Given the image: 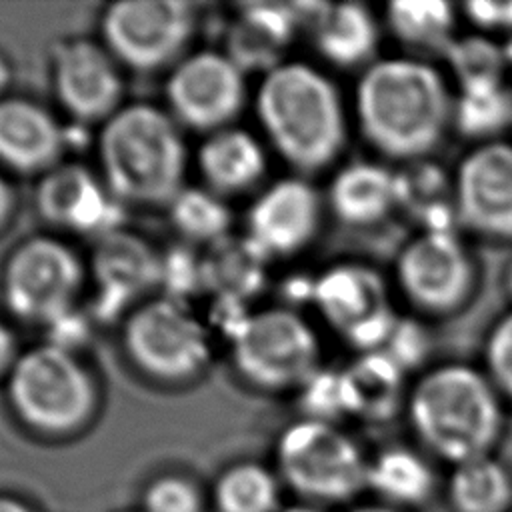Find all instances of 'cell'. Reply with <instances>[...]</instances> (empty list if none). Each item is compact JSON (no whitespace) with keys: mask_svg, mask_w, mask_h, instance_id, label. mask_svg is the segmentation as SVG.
<instances>
[{"mask_svg":"<svg viewBox=\"0 0 512 512\" xmlns=\"http://www.w3.org/2000/svg\"><path fill=\"white\" fill-rule=\"evenodd\" d=\"M452 106L438 70L412 58L378 60L356 86L364 136L396 158H416L436 146Z\"/></svg>","mask_w":512,"mask_h":512,"instance_id":"obj_1","label":"cell"},{"mask_svg":"<svg viewBox=\"0 0 512 512\" xmlns=\"http://www.w3.org/2000/svg\"><path fill=\"white\" fill-rule=\"evenodd\" d=\"M256 116L272 148L302 172L328 166L346 138L336 86L304 62H280L264 72L256 92Z\"/></svg>","mask_w":512,"mask_h":512,"instance_id":"obj_2","label":"cell"},{"mask_svg":"<svg viewBox=\"0 0 512 512\" xmlns=\"http://www.w3.org/2000/svg\"><path fill=\"white\" fill-rule=\"evenodd\" d=\"M98 160L104 184L122 204L168 206L184 188L180 124L152 104L122 106L102 124Z\"/></svg>","mask_w":512,"mask_h":512,"instance_id":"obj_3","label":"cell"},{"mask_svg":"<svg viewBox=\"0 0 512 512\" xmlns=\"http://www.w3.org/2000/svg\"><path fill=\"white\" fill-rule=\"evenodd\" d=\"M408 408L418 436L456 464L486 456L500 432L494 388L470 366L448 364L422 376Z\"/></svg>","mask_w":512,"mask_h":512,"instance_id":"obj_4","label":"cell"},{"mask_svg":"<svg viewBox=\"0 0 512 512\" xmlns=\"http://www.w3.org/2000/svg\"><path fill=\"white\" fill-rule=\"evenodd\" d=\"M8 400L30 430L66 436L78 432L96 412L98 384L66 346L40 344L14 362Z\"/></svg>","mask_w":512,"mask_h":512,"instance_id":"obj_5","label":"cell"},{"mask_svg":"<svg viewBox=\"0 0 512 512\" xmlns=\"http://www.w3.org/2000/svg\"><path fill=\"white\" fill-rule=\"evenodd\" d=\"M128 360L162 384L196 378L210 360L208 330L178 298H154L136 306L124 322Z\"/></svg>","mask_w":512,"mask_h":512,"instance_id":"obj_6","label":"cell"},{"mask_svg":"<svg viewBox=\"0 0 512 512\" xmlns=\"http://www.w3.org/2000/svg\"><path fill=\"white\" fill-rule=\"evenodd\" d=\"M232 360L248 384L286 390L302 386L320 368V344L294 310L264 308L240 320L232 334Z\"/></svg>","mask_w":512,"mask_h":512,"instance_id":"obj_7","label":"cell"},{"mask_svg":"<svg viewBox=\"0 0 512 512\" xmlns=\"http://www.w3.org/2000/svg\"><path fill=\"white\" fill-rule=\"evenodd\" d=\"M82 282L84 266L68 244L34 236L8 256L2 272V296L16 318L50 324L68 316Z\"/></svg>","mask_w":512,"mask_h":512,"instance_id":"obj_8","label":"cell"},{"mask_svg":"<svg viewBox=\"0 0 512 512\" xmlns=\"http://www.w3.org/2000/svg\"><path fill=\"white\" fill-rule=\"evenodd\" d=\"M194 26V6L184 0H122L110 4L100 20L106 50L140 72L178 64Z\"/></svg>","mask_w":512,"mask_h":512,"instance_id":"obj_9","label":"cell"},{"mask_svg":"<svg viewBox=\"0 0 512 512\" xmlns=\"http://www.w3.org/2000/svg\"><path fill=\"white\" fill-rule=\"evenodd\" d=\"M276 458L286 482L314 498H346L368 474V462L356 442L332 422L314 418L294 422L282 432Z\"/></svg>","mask_w":512,"mask_h":512,"instance_id":"obj_10","label":"cell"},{"mask_svg":"<svg viewBox=\"0 0 512 512\" xmlns=\"http://www.w3.org/2000/svg\"><path fill=\"white\" fill-rule=\"evenodd\" d=\"M166 100L180 126L208 134L224 130L246 102V72L226 52L188 54L166 80Z\"/></svg>","mask_w":512,"mask_h":512,"instance_id":"obj_11","label":"cell"},{"mask_svg":"<svg viewBox=\"0 0 512 512\" xmlns=\"http://www.w3.org/2000/svg\"><path fill=\"white\" fill-rule=\"evenodd\" d=\"M312 302L324 320L362 352L382 350L398 316L384 280L360 264H336L312 286Z\"/></svg>","mask_w":512,"mask_h":512,"instance_id":"obj_12","label":"cell"},{"mask_svg":"<svg viewBox=\"0 0 512 512\" xmlns=\"http://www.w3.org/2000/svg\"><path fill=\"white\" fill-rule=\"evenodd\" d=\"M54 90L78 122H106L122 106L124 82L116 58L92 40L64 42L54 54Z\"/></svg>","mask_w":512,"mask_h":512,"instance_id":"obj_13","label":"cell"},{"mask_svg":"<svg viewBox=\"0 0 512 512\" xmlns=\"http://www.w3.org/2000/svg\"><path fill=\"white\" fill-rule=\"evenodd\" d=\"M322 202L302 178H282L256 196L246 214V238L266 256H292L320 228Z\"/></svg>","mask_w":512,"mask_h":512,"instance_id":"obj_14","label":"cell"},{"mask_svg":"<svg viewBox=\"0 0 512 512\" xmlns=\"http://www.w3.org/2000/svg\"><path fill=\"white\" fill-rule=\"evenodd\" d=\"M36 210L52 226L96 238L118 230L120 200L86 166L68 162L42 174L36 186Z\"/></svg>","mask_w":512,"mask_h":512,"instance_id":"obj_15","label":"cell"},{"mask_svg":"<svg viewBox=\"0 0 512 512\" xmlns=\"http://www.w3.org/2000/svg\"><path fill=\"white\" fill-rule=\"evenodd\" d=\"M402 290L420 306L448 310L470 286V260L454 232H422L398 256Z\"/></svg>","mask_w":512,"mask_h":512,"instance_id":"obj_16","label":"cell"},{"mask_svg":"<svg viewBox=\"0 0 512 512\" xmlns=\"http://www.w3.org/2000/svg\"><path fill=\"white\" fill-rule=\"evenodd\" d=\"M458 218L468 226L512 234V146L490 142L472 150L458 166L454 180Z\"/></svg>","mask_w":512,"mask_h":512,"instance_id":"obj_17","label":"cell"},{"mask_svg":"<svg viewBox=\"0 0 512 512\" xmlns=\"http://www.w3.org/2000/svg\"><path fill=\"white\" fill-rule=\"evenodd\" d=\"M60 122L28 98L0 100V164L20 174H46L64 152Z\"/></svg>","mask_w":512,"mask_h":512,"instance_id":"obj_18","label":"cell"},{"mask_svg":"<svg viewBox=\"0 0 512 512\" xmlns=\"http://www.w3.org/2000/svg\"><path fill=\"white\" fill-rule=\"evenodd\" d=\"M92 274L106 304L124 306L162 284V256L122 228L96 238Z\"/></svg>","mask_w":512,"mask_h":512,"instance_id":"obj_19","label":"cell"},{"mask_svg":"<svg viewBox=\"0 0 512 512\" xmlns=\"http://www.w3.org/2000/svg\"><path fill=\"white\" fill-rule=\"evenodd\" d=\"M312 2L246 4L228 34L226 54L244 70L264 72L280 64V52L308 22Z\"/></svg>","mask_w":512,"mask_h":512,"instance_id":"obj_20","label":"cell"},{"mask_svg":"<svg viewBox=\"0 0 512 512\" xmlns=\"http://www.w3.org/2000/svg\"><path fill=\"white\" fill-rule=\"evenodd\" d=\"M196 162L204 186L222 198L252 190L266 174L262 144L236 126L208 134L198 148Z\"/></svg>","mask_w":512,"mask_h":512,"instance_id":"obj_21","label":"cell"},{"mask_svg":"<svg viewBox=\"0 0 512 512\" xmlns=\"http://www.w3.org/2000/svg\"><path fill=\"white\" fill-rule=\"evenodd\" d=\"M308 28L316 50L338 66L364 62L372 54L378 38L372 14L356 2H314Z\"/></svg>","mask_w":512,"mask_h":512,"instance_id":"obj_22","label":"cell"},{"mask_svg":"<svg viewBox=\"0 0 512 512\" xmlns=\"http://www.w3.org/2000/svg\"><path fill=\"white\" fill-rule=\"evenodd\" d=\"M328 200L346 224L378 222L398 204L396 172L374 162L348 164L334 176Z\"/></svg>","mask_w":512,"mask_h":512,"instance_id":"obj_23","label":"cell"},{"mask_svg":"<svg viewBox=\"0 0 512 512\" xmlns=\"http://www.w3.org/2000/svg\"><path fill=\"white\" fill-rule=\"evenodd\" d=\"M340 378L346 412L360 418H388L402 400L404 370L384 350L362 352Z\"/></svg>","mask_w":512,"mask_h":512,"instance_id":"obj_24","label":"cell"},{"mask_svg":"<svg viewBox=\"0 0 512 512\" xmlns=\"http://www.w3.org/2000/svg\"><path fill=\"white\" fill-rule=\"evenodd\" d=\"M266 260L246 236H226L210 244V252L200 262L202 284L222 300L242 302L262 288Z\"/></svg>","mask_w":512,"mask_h":512,"instance_id":"obj_25","label":"cell"},{"mask_svg":"<svg viewBox=\"0 0 512 512\" xmlns=\"http://www.w3.org/2000/svg\"><path fill=\"white\" fill-rule=\"evenodd\" d=\"M450 496L460 512H502L512 496V486L506 470L480 456L462 464L450 480Z\"/></svg>","mask_w":512,"mask_h":512,"instance_id":"obj_26","label":"cell"},{"mask_svg":"<svg viewBox=\"0 0 512 512\" xmlns=\"http://www.w3.org/2000/svg\"><path fill=\"white\" fill-rule=\"evenodd\" d=\"M172 226L188 240L214 244L228 236L232 214L224 198L206 186H184L168 204Z\"/></svg>","mask_w":512,"mask_h":512,"instance_id":"obj_27","label":"cell"},{"mask_svg":"<svg viewBox=\"0 0 512 512\" xmlns=\"http://www.w3.org/2000/svg\"><path fill=\"white\" fill-rule=\"evenodd\" d=\"M366 482L396 502H420L432 490L428 464L408 448H388L368 462Z\"/></svg>","mask_w":512,"mask_h":512,"instance_id":"obj_28","label":"cell"},{"mask_svg":"<svg viewBox=\"0 0 512 512\" xmlns=\"http://www.w3.org/2000/svg\"><path fill=\"white\" fill-rule=\"evenodd\" d=\"M388 24L392 32L414 46L446 48L454 26V12L442 0H400L388 6Z\"/></svg>","mask_w":512,"mask_h":512,"instance_id":"obj_29","label":"cell"},{"mask_svg":"<svg viewBox=\"0 0 512 512\" xmlns=\"http://www.w3.org/2000/svg\"><path fill=\"white\" fill-rule=\"evenodd\" d=\"M458 128L470 136H486L512 120V92L502 82L460 86L452 106Z\"/></svg>","mask_w":512,"mask_h":512,"instance_id":"obj_30","label":"cell"},{"mask_svg":"<svg viewBox=\"0 0 512 512\" xmlns=\"http://www.w3.org/2000/svg\"><path fill=\"white\" fill-rule=\"evenodd\" d=\"M220 512H270L276 504L272 474L252 462L232 466L216 484Z\"/></svg>","mask_w":512,"mask_h":512,"instance_id":"obj_31","label":"cell"},{"mask_svg":"<svg viewBox=\"0 0 512 512\" xmlns=\"http://www.w3.org/2000/svg\"><path fill=\"white\" fill-rule=\"evenodd\" d=\"M398 178V204L412 212L420 222H424L434 212L456 206L450 202V184L448 176L434 164L420 162L410 166L404 172L396 174ZM454 194V192H452Z\"/></svg>","mask_w":512,"mask_h":512,"instance_id":"obj_32","label":"cell"},{"mask_svg":"<svg viewBox=\"0 0 512 512\" xmlns=\"http://www.w3.org/2000/svg\"><path fill=\"white\" fill-rule=\"evenodd\" d=\"M448 62L460 80V86L502 82V68L506 66L504 48L486 36H466L452 40L446 48Z\"/></svg>","mask_w":512,"mask_h":512,"instance_id":"obj_33","label":"cell"},{"mask_svg":"<svg viewBox=\"0 0 512 512\" xmlns=\"http://www.w3.org/2000/svg\"><path fill=\"white\" fill-rule=\"evenodd\" d=\"M308 418L332 422L334 416L346 414L340 372L318 368L302 386Z\"/></svg>","mask_w":512,"mask_h":512,"instance_id":"obj_34","label":"cell"},{"mask_svg":"<svg viewBox=\"0 0 512 512\" xmlns=\"http://www.w3.org/2000/svg\"><path fill=\"white\" fill-rule=\"evenodd\" d=\"M428 348L430 338L426 328L416 320L398 318L382 350L406 372L426 358Z\"/></svg>","mask_w":512,"mask_h":512,"instance_id":"obj_35","label":"cell"},{"mask_svg":"<svg viewBox=\"0 0 512 512\" xmlns=\"http://www.w3.org/2000/svg\"><path fill=\"white\" fill-rule=\"evenodd\" d=\"M146 512H198V490L184 478L166 476L148 486L144 496Z\"/></svg>","mask_w":512,"mask_h":512,"instance_id":"obj_36","label":"cell"},{"mask_svg":"<svg viewBox=\"0 0 512 512\" xmlns=\"http://www.w3.org/2000/svg\"><path fill=\"white\" fill-rule=\"evenodd\" d=\"M486 362L496 384L512 396V312L492 330L486 342Z\"/></svg>","mask_w":512,"mask_h":512,"instance_id":"obj_37","label":"cell"},{"mask_svg":"<svg viewBox=\"0 0 512 512\" xmlns=\"http://www.w3.org/2000/svg\"><path fill=\"white\" fill-rule=\"evenodd\" d=\"M468 18L482 30L512 32V0L506 2H468L464 6Z\"/></svg>","mask_w":512,"mask_h":512,"instance_id":"obj_38","label":"cell"},{"mask_svg":"<svg viewBox=\"0 0 512 512\" xmlns=\"http://www.w3.org/2000/svg\"><path fill=\"white\" fill-rule=\"evenodd\" d=\"M20 354H16V342L12 330L0 320V376L10 374L14 362Z\"/></svg>","mask_w":512,"mask_h":512,"instance_id":"obj_39","label":"cell"},{"mask_svg":"<svg viewBox=\"0 0 512 512\" xmlns=\"http://www.w3.org/2000/svg\"><path fill=\"white\" fill-rule=\"evenodd\" d=\"M12 212H14V190L10 182L4 176H0V230L6 226Z\"/></svg>","mask_w":512,"mask_h":512,"instance_id":"obj_40","label":"cell"},{"mask_svg":"<svg viewBox=\"0 0 512 512\" xmlns=\"http://www.w3.org/2000/svg\"><path fill=\"white\" fill-rule=\"evenodd\" d=\"M10 80H12V68H10L8 60L0 54V100H2V94L6 92Z\"/></svg>","mask_w":512,"mask_h":512,"instance_id":"obj_41","label":"cell"},{"mask_svg":"<svg viewBox=\"0 0 512 512\" xmlns=\"http://www.w3.org/2000/svg\"><path fill=\"white\" fill-rule=\"evenodd\" d=\"M0 512H30L22 502L8 498V496H0Z\"/></svg>","mask_w":512,"mask_h":512,"instance_id":"obj_42","label":"cell"},{"mask_svg":"<svg viewBox=\"0 0 512 512\" xmlns=\"http://www.w3.org/2000/svg\"><path fill=\"white\" fill-rule=\"evenodd\" d=\"M284 512H320V510L308 508V506H292V508H288V510H284Z\"/></svg>","mask_w":512,"mask_h":512,"instance_id":"obj_43","label":"cell"},{"mask_svg":"<svg viewBox=\"0 0 512 512\" xmlns=\"http://www.w3.org/2000/svg\"><path fill=\"white\" fill-rule=\"evenodd\" d=\"M354 512H392V510H386V508H360V510H354Z\"/></svg>","mask_w":512,"mask_h":512,"instance_id":"obj_44","label":"cell"},{"mask_svg":"<svg viewBox=\"0 0 512 512\" xmlns=\"http://www.w3.org/2000/svg\"><path fill=\"white\" fill-rule=\"evenodd\" d=\"M508 286H510V292H512V266L508 270Z\"/></svg>","mask_w":512,"mask_h":512,"instance_id":"obj_45","label":"cell"}]
</instances>
